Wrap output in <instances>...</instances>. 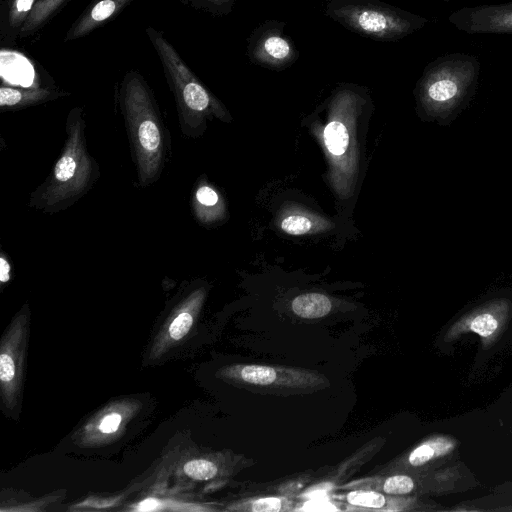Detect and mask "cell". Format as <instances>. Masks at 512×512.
Instances as JSON below:
<instances>
[{
  "label": "cell",
  "mask_w": 512,
  "mask_h": 512,
  "mask_svg": "<svg viewBox=\"0 0 512 512\" xmlns=\"http://www.w3.org/2000/svg\"><path fill=\"white\" fill-rule=\"evenodd\" d=\"M131 0H97L69 29L65 41L75 40L90 33L116 16Z\"/></svg>",
  "instance_id": "ba28073f"
},
{
  "label": "cell",
  "mask_w": 512,
  "mask_h": 512,
  "mask_svg": "<svg viewBox=\"0 0 512 512\" xmlns=\"http://www.w3.org/2000/svg\"><path fill=\"white\" fill-rule=\"evenodd\" d=\"M413 488V480L406 475L391 476L385 480L383 485L384 492L393 495L408 494Z\"/></svg>",
  "instance_id": "ffe728a7"
},
{
  "label": "cell",
  "mask_w": 512,
  "mask_h": 512,
  "mask_svg": "<svg viewBox=\"0 0 512 512\" xmlns=\"http://www.w3.org/2000/svg\"><path fill=\"white\" fill-rule=\"evenodd\" d=\"M82 107L72 108L66 118L65 140L58 159L44 181L31 192L27 206L52 215L67 210L98 182V162L88 149Z\"/></svg>",
  "instance_id": "6da1fadb"
},
{
  "label": "cell",
  "mask_w": 512,
  "mask_h": 512,
  "mask_svg": "<svg viewBox=\"0 0 512 512\" xmlns=\"http://www.w3.org/2000/svg\"><path fill=\"white\" fill-rule=\"evenodd\" d=\"M137 186L156 183L169 160L171 139L153 94L142 76L127 73L120 95Z\"/></svg>",
  "instance_id": "7a4b0ae2"
},
{
  "label": "cell",
  "mask_w": 512,
  "mask_h": 512,
  "mask_svg": "<svg viewBox=\"0 0 512 512\" xmlns=\"http://www.w3.org/2000/svg\"><path fill=\"white\" fill-rule=\"evenodd\" d=\"M285 26V22L267 20L252 31L247 41L250 62L273 70L288 68L296 62L299 52L284 33Z\"/></svg>",
  "instance_id": "8992f818"
},
{
  "label": "cell",
  "mask_w": 512,
  "mask_h": 512,
  "mask_svg": "<svg viewBox=\"0 0 512 512\" xmlns=\"http://www.w3.org/2000/svg\"><path fill=\"white\" fill-rule=\"evenodd\" d=\"M146 33L164 68L174 94L181 132L187 137L199 134L208 114L221 112V105L194 75L168 40L152 27Z\"/></svg>",
  "instance_id": "5b68a950"
},
{
  "label": "cell",
  "mask_w": 512,
  "mask_h": 512,
  "mask_svg": "<svg viewBox=\"0 0 512 512\" xmlns=\"http://www.w3.org/2000/svg\"><path fill=\"white\" fill-rule=\"evenodd\" d=\"M347 500L354 506L381 508L385 505V497L375 491L355 490L347 495Z\"/></svg>",
  "instance_id": "2e32d148"
},
{
  "label": "cell",
  "mask_w": 512,
  "mask_h": 512,
  "mask_svg": "<svg viewBox=\"0 0 512 512\" xmlns=\"http://www.w3.org/2000/svg\"><path fill=\"white\" fill-rule=\"evenodd\" d=\"M480 70V61L473 54L455 52L437 57L426 65L418 80L419 104L433 118H453L473 97Z\"/></svg>",
  "instance_id": "3957f363"
},
{
  "label": "cell",
  "mask_w": 512,
  "mask_h": 512,
  "mask_svg": "<svg viewBox=\"0 0 512 512\" xmlns=\"http://www.w3.org/2000/svg\"><path fill=\"white\" fill-rule=\"evenodd\" d=\"M37 0H13L8 13V21L11 27L18 28L28 18Z\"/></svg>",
  "instance_id": "ac0fdd59"
},
{
  "label": "cell",
  "mask_w": 512,
  "mask_h": 512,
  "mask_svg": "<svg viewBox=\"0 0 512 512\" xmlns=\"http://www.w3.org/2000/svg\"><path fill=\"white\" fill-rule=\"evenodd\" d=\"M183 471L188 477L203 481L212 479L217 474L218 468L208 460L195 459L185 463Z\"/></svg>",
  "instance_id": "9a60e30c"
},
{
  "label": "cell",
  "mask_w": 512,
  "mask_h": 512,
  "mask_svg": "<svg viewBox=\"0 0 512 512\" xmlns=\"http://www.w3.org/2000/svg\"><path fill=\"white\" fill-rule=\"evenodd\" d=\"M241 378L251 384L268 385L277 379L274 368L263 365H246L240 371Z\"/></svg>",
  "instance_id": "5bb4252c"
},
{
  "label": "cell",
  "mask_w": 512,
  "mask_h": 512,
  "mask_svg": "<svg viewBox=\"0 0 512 512\" xmlns=\"http://www.w3.org/2000/svg\"><path fill=\"white\" fill-rule=\"evenodd\" d=\"M442 1H444V2H448L449 0H442Z\"/></svg>",
  "instance_id": "f1b7e54d"
},
{
  "label": "cell",
  "mask_w": 512,
  "mask_h": 512,
  "mask_svg": "<svg viewBox=\"0 0 512 512\" xmlns=\"http://www.w3.org/2000/svg\"><path fill=\"white\" fill-rule=\"evenodd\" d=\"M448 21L456 29L467 34L512 35V1L465 6L453 11Z\"/></svg>",
  "instance_id": "52a82bcc"
},
{
  "label": "cell",
  "mask_w": 512,
  "mask_h": 512,
  "mask_svg": "<svg viewBox=\"0 0 512 512\" xmlns=\"http://www.w3.org/2000/svg\"><path fill=\"white\" fill-rule=\"evenodd\" d=\"M497 319L490 313H482L475 316L469 325V329L482 337L491 336L497 329Z\"/></svg>",
  "instance_id": "d6986e66"
},
{
  "label": "cell",
  "mask_w": 512,
  "mask_h": 512,
  "mask_svg": "<svg viewBox=\"0 0 512 512\" xmlns=\"http://www.w3.org/2000/svg\"><path fill=\"white\" fill-rule=\"evenodd\" d=\"M121 416L117 413L109 414L107 415L100 423L99 429L103 433H112L115 432L120 423H121Z\"/></svg>",
  "instance_id": "484cf974"
},
{
  "label": "cell",
  "mask_w": 512,
  "mask_h": 512,
  "mask_svg": "<svg viewBox=\"0 0 512 512\" xmlns=\"http://www.w3.org/2000/svg\"><path fill=\"white\" fill-rule=\"evenodd\" d=\"M331 308L329 298L320 293L302 294L292 301L293 312L307 319L323 317L330 312Z\"/></svg>",
  "instance_id": "30bf717a"
},
{
  "label": "cell",
  "mask_w": 512,
  "mask_h": 512,
  "mask_svg": "<svg viewBox=\"0 0 512 512\" xmlns=\"http://www.w3.org/2000/svg\"><path fill=\"white\" fill-rule=\"evenodd\" d=\"M65 0H37L26 21L20 27V34L27 35L39 28L62 5Z\"/></svg>",
  "instance_id": "7c38bea8"
},
{
  "label": "cell",
  "mask_w": 512,
  "mask_h": 512,
  "mask_svg": "<svg viewBox=\"0 0 512 512\" xmlns=\"http://www.w3.org/2000/svg\"><path fill=\"white\" fill-rule=\"evenodd\" d=\"M218 201L219 197L216 191L207 185L197 187L194 192L193 204L195 207H213Z\"/></svg>",
  "instance_id": "603a6c76"
},
{
  "label": "cell",
  "mask_w": 512,
  "mask_h": 512,
  "mask_svg": "<svg viewBox=\"0 0 512 512\" xmlns=\"http://www.w3.org/2000/svg\"><path fill=\"white\" fill-rule=\"evenodd\" d=\"M304 510H310V511H332L337 510L336 507H334L332 504L323 501L322 499L315 498L310 502H307L304 507Z\"/></svg>",
  "instance_id": "83f0119b"
},
{
  "label": "cell",
  "mask_w": 512,
  "mask_h": 512,
  "mask_svg": "<svg viewBox=\"0 0 512 512\" xmlns=\"http://www.w3.org/2000/svg\"><path fill=\"white\" fill-rule=\"evenodd\" d=\"M282 508V502L276 497L259 498L252 503L251 509L255 512H278Z\"/></svg>",
  "instance_id": "cb8c5ba5"
},
{
  "label": "cell",
  "mask_w": 512,
  "mask_h": 512,
  "mask_svg": "<svg viewBox=\"0 0 512 512\" xmlns=\"http://www.w3.org/2000/svg\"><path fill=\"white\" fill-rule=\"evenodd\" d=\"M11 278V264L6 253L2 252L0 256V282L5 284Z\"/></svg>",
  "instance_id": "4316f807"
},
{
  "label": "cell",
  "mask_w": 512,
  "mask_h": 512,
  "mask_svg": "<svg viewBox=\"0 0 512 512\" xmlns=\"http://www.w3.org/2000/svg\"><path fill=\"white\" fill-rule=\"evenodd\" d=\"M202 5L216 14H227L232 10L236 0H198Z\"/></svg>",
  "instance_id": "d4e9b609"
},
{
  "label": "cell",
  "mask_w": 512,
  "mask_h": 512,
  "mask_svg": "<svg viewBox=\"0 0 512 512\" xmlns=\"http://www.w3.org/2000/svg\"><path fill=\"white\" fill-rule=\"evenodd\" d=\"M16 379V366L13 356L10 354V350H2L0 356V381L3 389L10 391L15 385Z\"/></svg>",
  "instance_id": "e0dca14e"
},
{
  "label": "cell",
  "mask_w": 512,
  "mask_h": 512,
  "mask_svg": "<svg viewBox=\"0 0 512 512\" xmlns=\"http://www.w3.org/2000/svg\"><path fill=\"white\" fill-rule=\"evenodd\" d=\"M193 323V317L188 311L180 312L169 326V335L174 340L183 338Z\"/></svg>",
  "instance_id": "7402d4cb"
},
{
  "label": "cell",
  "mask_w": 512,
  "mask_h": 512,
  "mask_svg": "<svg viewBox=\"0 0 512 512\" xmlns=\"http://www.w3.org/2000/svg\"><path fill=\"white\" fill-rule=\"evenodd\" d=\"M69 95V93L50 88H15L1 86L0 108L2 111L20 110L46 103Z\"/></svg>",
  "instance_id": "9c48e42d"
},
{
  "label": "cell",
  "mask_w": 512,
  "mask_h": 512,
  "mask_svg": "<svg viewBox=\"0 0 512 512\" xmlns=\"http://www.w3.org/2000/svg\"><path fill=\"white\" fill-rule=\"evenodd\" d=\"M455 442L447 437H436L416 447L409 455V462L413 466H420L435 457L451 452Z\"/></svg>",
  "instance_id": "8fae6325"
},
{
  "label": "cell",
  "mask_w": 512,
  "mask_h": 512,
  "mask_svg": "<svg viewBox=\"0 0 512 512\" xmlns=\"http://www.w3.org/2000/svg\"><path fill=\"white\" fill-rule=\"evenodd\" d=\"M324 13L346 29L376 41H399L429 19L379 0H328Z\"/></svg>",
  "instance_id": "277c9868"
},
{
  "label": "cell",
  "mask_w": 512,
  "mask_h": 512,
  "mask_svg": "<svg viewBox=\"0 0 512 512\" xmlns=\"http://www.w3.org/2000/svg\"><path fill=\"white\" fill-rule=\"evenodd\" d=\"M324 140L328 151L340 156L347 150L349 134L345 125L337 120L329 122L324 129Z\"/></svg>",
  "instance_id": "4fadbf2b"
},
{
  "label": "cell",
  "mask_w": 512,
  "mask_h": 512,
  "mask_svg": "<svg viewBox=\"0 0 512 512\" xmlns=\"http://www.w3.org/2000/svg\"><path fill=\"white\" fill-rule=\"evenodd\" d=\"M311 226V221L300 215L288 216L281 222L282 230L291 235L305 234L311 229Z\"/></svg>",
  "instance_id": "44dd1931"
}]
</instances>
